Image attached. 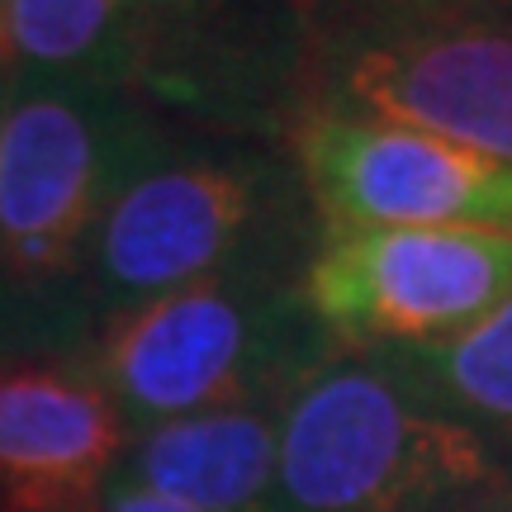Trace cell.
Wrapping results in <instances>:
<instances>
[{"mask_svg": "<svg viewBox=\"0 0 512 512\" xmlns=\"http://www.w3.org/2000/svg\"><path fill=\"white\" fill-rule=\"evenodd\" d=\"M166 152L143 95L10 72L0 119V347L76 356L95 313L81 271L114 200Z\"/></svg>", "mask_w": 512, "mask_h": 512, "instance_id": "obj_1", "label": "cell"}, {"mask_svg": "<svg viewBox=\"0 0 512 512\" xmlns=\"http://www.w3.org/2000/svg\"><path fill=\"white\" fill-rule=\"evenodd\" d=\"M323 247L304 171L271 138L223 133L166 152L128 185L86 252L81 294L95 328L242 266H299Z\"/></svg>", "mask_w": 512, "mask_h": 512, "instance_id": "obj_2", "label": "cell"}, {"mask_svg": "<svg viewBox=\"0 0 512 512\" xmlns=\"http://www.w3.org/2000/svg\"><path fill=\"white\" fill-rule=\"evenodd\" d=\"M337 347L304 299V271L242 266L105 318L86 351L128 437L176 418L285 403Z\"/></svg>", "mask_w": 512, "mask_h": 512, "instance_id": "obj_3", "label": "cell"}, {"mask_svg": "<svg viewBox=\"0 0 512 512\" xmlns=\"http://www.w3.org/2000/svg\"><path fill=\"white\" fill-rule=\"evenodd\" d=\"M508 470L380 351H337L280 403L271 512H441Z\"/></svg>", "mask_w": 512, "mask_h": 512, "instance_id": "obj_4", "label": "cell"}, {"mask_svg": "<svg viewBox=\"0 0 512 512\" xmlns=\"http://www.w3.org/2000/svg\"><path fill=\"white\" fill-rule=\"evenodd\" d=\"M294 128L361 119L512 166V19L304 24L290 76Z\"/></svg>", "mask_w": 512, "mask_h": 512, "instance_id": "obj_5", "label": "cell"}, {"mask_svg": "<svg viewBox=\"0 0 512 512\" xmlns=\"http://www.w3.org/2000/svg\"><path fill=\"white\" fill-rule=\"evenodd\" d=\"M304 299L347 351L437 347L512 299V238L451 228L323 238L304 271Z\"/></svg>", "mask_w": 512, "mask_h": 512, "instance_id": "obj_6", "label": "cell"}, {"mask_svg": "<svg viewBox=\"0 0 512 512\" xmlns=\"http://www.w3.org/2000/svg\"><path fill=\"white\" fill-rule=\"evenodd\" d=\"M323 238L375 228H451L512 238V166L408 128L304 119L294 128Z\"/></svg>", "mask_w": 512, "mask_h": 512, "instance_id": "obj_7", "label": "cell"}, {"mask_svg": "<svg viewBox=\"0 0 512 512\" xmlns=\"http://www.w3.org/2000/svg\"><path fill=\"white\" fill-rule=\"evenodd\" d=\"M128 427L76 361H0V512H100Z\"/></svg>", "mask_w": 512, "mask_h": 512, "instance_id": "obj_8", "label": "cell"}, {"mask_svg": "<svg viewBox=\"0 0 512 512\" xmlns=\"http://www.w3.org/2000/svg\"><path fill=\"white\" fill-rule=\"evenodd\" d=\"M280 403H238L133 432L114 479L195 512H271Z\"/></svg>", "mask_w": 512, "mask_h": 512, "instance_id": "obj_9", "label": "cell"}, {"mask_svg": "<svg viewBox=\"0 0 512 512\" xmlns=\"http://www.w3.org/2000/svg\"><path fill=\"white\" fill-rule=\"evenodd\" d=\"M380 356H389L446 413L470 422L498 460L512 456V299L451 342Z\"/></svg>", "mask_w": 512, "mask_h": 512, "instance_id": "obj_10", "label": "cell"}, {"mask_svg": "<svg viewBox=\"0 0 512 512\" xmlns=\"http://www.w3.org/2000/svg\"><path fill=\"white\" fill-rule=\"evenodd\" d=\"M304 24H427V19H512V0H299Z\"/></svg>", "mask_w": 512, "mask_h": 512, "instance_id": "obj_11", "label": "cell"}, {"mask_svg": "<svg viewBox=\"0 0 512 512\" xmlns=\"http://www.w3.org/2000/svg\"><path fill=\"white\" fill-rule=\"evenodd\" d=\"M100 512H195V508H185V503H176V498L147 494V489H133V484L110 479V489H105V508Z\"/></svg>", "mask_w": 512, "mask_h": 512, "instance_id": "obj_12", "label": "cell"}, {"mask_svg": "<svg viewBox=\"0 0 512 512\" xmlns=\"http://www.w3.org/2000/svg\"><path fill=\"white\" fill-rule=\"evenodd\" d=\"M441 512H512V479H503L494 489H479V494L456 498L451 508H441Z\"/></svg>", "mask_w": 512, "mask_h": 512, "instance_id": "obj_13", "label": "cell"}, {"mask_svg": "<svg viewBox=\"0 0 512 512\" xmlns=\"http://www.w3.org/2000/svg\"><path fill=\"white\" fill-rule=\"evenodd\" d=\"M5 95H10V67H5V57H0V119H5Z\"/></svg>", "mask_w": 512, "mask_h": 512, "instance_id": "obj_14", "label": "cell"}]
</instances>
